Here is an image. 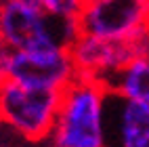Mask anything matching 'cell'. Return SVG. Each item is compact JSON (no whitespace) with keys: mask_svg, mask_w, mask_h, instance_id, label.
Here are the masks:
<instances>
[{"mask_svg":"<svg viewBox=\"0 0 149 147\" xmlns=\"http://www.w3.org/2000/svg\"><path fill=\"white\" fill-rule=\"evenodd\" d=\"M107 88L78 76L61 91V103L48 141L53 147H107Z\"/></svg>","mask_w":149,"mask_h":147,"instance_id":"cell-1","label":"cell"},{"mask_svg":"<svg viewBox=\"0 0 149 147\" xmlns=\"http://www.w3.org/2000/svg\"><path fill=\"white\" fill-rule=\"evenodd\" d=\"M80 34L78 19L57 17L38 6L0 2V44L13 53L46 46L69 51Z\"/></svg>","mask_w":149,"mask_h":147,"instance_id":"cell-2","label":"cell"},{"mask_svg":"<svg viewBox=\"0 0 149 147\" xmlns=\"http://www.w3.org/2000/svg\"><path fill=\"white\" fill-rule=\"evenodd\" d=\"M59 103V91L32 88L6 80L0 84V124L29 141L48 139Z\"/></svg>","mask_w":149,"mask_h":147,"instance_id":"cell-3","label":"cell"},{"mask_svg":"<svg viewBox=\"0 0 149 147\" xmlns=\"http://www.w3.org/2000/svg\"><path fill=\"white\" fill-rule=\"evenodd\" d=\"M69 57L78 76L103 84L130 61L149 57V29L126 40H103L97 36L80 34L69 48Z\"/></svg>","mask_w":149,"mask_h":147,"instance_id":"cell-4","label":"cell"},{"mask_svg":"<svg viewBox=\"0 0 149 147\" xmlns=\"http://www.w3.org/2000/svg\"><path fill=\"white\" fill-rule=\"evenodd\" d=\"M80 32L103 40H126L149 29V0H86Z\"/></svg>","mask_w":149,"mask_h":147,"instance_id":"cell-5","label":"cell"},{"mask_svg":"<svg viewBox=\"0 0 149 147\" xmlns=\"http://www.w3.org/2000/svg\"><path fill=\"white\" fill-rule=\"evenodd\" d=\"M78 78L69 51L63 48H32V51H17L11 57L8 80L32 86L59 91L69 86Z\"/></svg>","mask_w":149,"mask_h":147,"instance_id":"cell-6","label":"cell"},{"mask_svg":"<svg viewBox=\"0 0 149 147\" xmlns=\"http://www.w3.org/2000/svg\"><path fill=\"white\" fill-rule=\"evenodd\" d=\"M105 126L107 147H149V103L107 91Z\"/></svg>","mask_w":149,"mask_h":147,"instance_id":"cell-7","label":"cell"},{"mask_svg":"<svg viewBox=\"0 0 149 147\" xmlns=\"http://www.w3.org/2000/svg\"><path fill=\"white\" fill-rule=\"evenodd\" d=\"M103 86L109 93H116L124 99L149 103V57L130 61L111 78H107Z\"/></svg>","mask_w":149,"mask_h":147,"instance_id":"cell-8","label":"cell"},{"mask_svg":"<svg viewBox=\"0 0 149 147\" xmlns=\"http://www.w3.org/2000/svg\"><path fill=\"white\" fill-rule=\"evenodd\" d=\"M86 0H42V8L57 17H69L78 19L82 13Z\"/></svg>","mask_w":149,"mask_h":147,"instance_id":"cell-9","label":"cell"},{"mask_svg":"<svg viewBox=\"0 0 149 147\" xmlns=\"http://www.w3.org/2000/svg\"><path fill=\"white\" fill-rule=\"evenodd\" d=\"M11 57H13V51H8L4 44H0V84L8 80V70H11Z\"/></svg>","mask_w":149,"mask_h":147,"instance_id":"cell-10","label":"cell"},{"mask_svg":"<svg viewBox=\"0 0 149 147\" xmlns=\"http://www.w3.org/2000/svg\"><path fill=\"white\" fill-rule=\"evenodd\" d=\"M0 2H15V4H25V6H38V8H42V0H0Z\"/></svg>","mask_w":149,"mask_h":147,"instance_id":"cell-11","label":"cell"}]
</instances>
